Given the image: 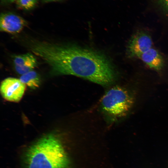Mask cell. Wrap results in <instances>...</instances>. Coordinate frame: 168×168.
<instances>
[{
  "label": "cell",
  "instance_id": "cell-1",
  "mask_svg": "<svg viewBox=\"0 0 168 168\" xmlns=\"http://www.w3.org/2000/svg\"><path fill=\"white\" fill-rule=\"evenodd\" d=\"M31 51L49 66L53 76L72 75L106 86L115 81L114 68L104 55L75 45L36 42Z\"/></svg>",
  "mask_w": 168,
  "mask_h": 168
},
{
  "label": "cell",
  "instance_id": "cell-2",
  "mask_svg": "<svg viewBox=\"0 0 168 168\" xmlns=\"http://www.w3.org/2000/svg\"><path fill=\"white\" fill-rule=\"evenodd\" d=\"M27 168H69V161L59 139L49 134L40 138L27 151Z\"/></svg>",
  "mask_w": 168,
  "mask_h": 168
},
{
  "label": "cell",
  "instance_id": "cell-3",
  "mask_svg": "<svg viewBox=\"0 0 168 168\" xmlns=\"http://www.w3.org/2000/svg\"><path fill=\"white\" fill-rule=\"evenodd\" d=\"M134 103L133 97L126 89L119 86L112 87L107 91L101 100L105 112L114 118L126 115Z\"/></svg>",
  "mask_w": 168,
  "mask_h": 168
},
{
  "label": "cell",
  "instance_id": "cell-4",
  "mask_svg": "<svg viewBox=\"0 0 168 168\" xmlns=\"http://www.w3.org/2000/svg\"><path fill=\"white\" fill-rule=\"evenodd\" d=\"M153 42L151 35L147 31H137L132 37L128 43V56L131 58H138L143 53L152 48Z\"/></svg>",
  "mask_w": 168,
  "mask_h": 168
},
{
  "label": "cell",
  "instance_id": "cell-5",
  "mask_svg": "<svg viewBox=\"0 0 168 168\" xmlns=\"http://www.w3.org/2000/svg\"><path fill=\"white\" fill-rule=\"evenodd\" d=\"M26 85L20 80L14 77L4 79L0 86V92L3 98L7 101L17 102L22 97Z\"/></svg>",
  "mask_w": 168,
  "mask_h": 168
},
{
  "label": "cell",
  "instance_id": "cell-6",
  "mask_svg": "<svg viewBox=\"0 0 168 168\" xmlns=\"http://www.w3.org/2000/svg\"><path fill=\"white\" fill-rule=\"evenodd\" d=\"M27 25L25 20L16 14L7 13L1 14L0 30L11 34L20 33Z\"/></svg>",
  "mask_w": 168,
  "mask_h": 168
},
{
  "label": "cell",
  "instance_id": "cell-7",
  "mask_svg": "<svg viewBox=\"0 0 168 168\" xmlns=\"http://www.w3.org/2000/svg\"><path fill=\"white\" fill-rule=\"evenodd\" d=\"M150 68L161 72L165 64L164 58L157 49L152 48L139 58Z\"/></svg>",
  "mask_w": 168,
  "mask_h": 168
},
{
  "label": "cell",
  "instance_id": "cell-8",
  "mask_svg": "<svg viewBox=\"0 0 168 168\" xmlns=\"http://www.w3.org/2000/svg\"><path fill=\"white\" fill-rule=\"evenodd\" d=\"M13 63L16 72L21 75L33 70L38 64L34 56L29 53L15 56Z\"/></svg>",
  "mask_w": 168,
  "mask_h": 168
},
{
  "label": "cell",
  "instance_id": "cell-9",
  "mask_svg": "<svg viewBox=\"0 0 168 168\" xmlns=\"http://www.w3.org/2000/svg\"><path fill=\"white\" fill-rule=\"evenodd\" d=\"M19 79L26 85L33 89L38 87L40 83L39 74L33 70L21 75Z\"/></svg>",
  "mask_w": 168,
  "mask_h": 168
},
{
  "label": "cell",
  "instance_id": "cell-10",
  "mask_svg": "<svg viewBox=\"0 0 168 168\" xmlns=\"http://www.w3.org/2000/svg\"><path fill=\"white\" fill-rule=\"evenodd\" d=\"M38 0H16L17 6L25 10H29L35 6Z\"/></svg>",
  "mask_w": 168,
  "mask_h": 168
},
{
  "label": "cell",
  "instance_id": "cell-11",
  "mask_svg": "<svg viewBox=\"0 0 168 168\" xmlns=\"http://www.w3.org/2000/svg\"><path fill=\"white\" fill-rule=\"evenodd\" d=\"M157 2L163 11L168 14V0H157Z\"/></svg>",
  "mask_w": 168,
  "mask_h": 168
},
{
  "label": "cell",
  "instance_id": "cell-12",
  "mask_svg": "<svg viewBox=\"0 0 168 168\" xmlns=\"http://www.w3.org/2000/svg\"><path fill=\"white\" fill-rule=\"evenodd\" d=\"M10 1H11V2H13L14 1H15V0H8Z\"/></svg>",
  "mask_w": 168,
  "mask_h": 168
},
{
  "label": "cell",
  "instance_id": "cell-13",
  "mask_svg": "<svg viewBox=\"0 0 168 168\" xmlns=\"http://www.w3.org/2000/svg\"><path fill=\"white\" fill-rule=\"evenodd\" d=\"M47 1H54L56 0H46Z\"/></svg>",
  "mask_w": 168,
  "mask_h": 168
}]
</instances>
